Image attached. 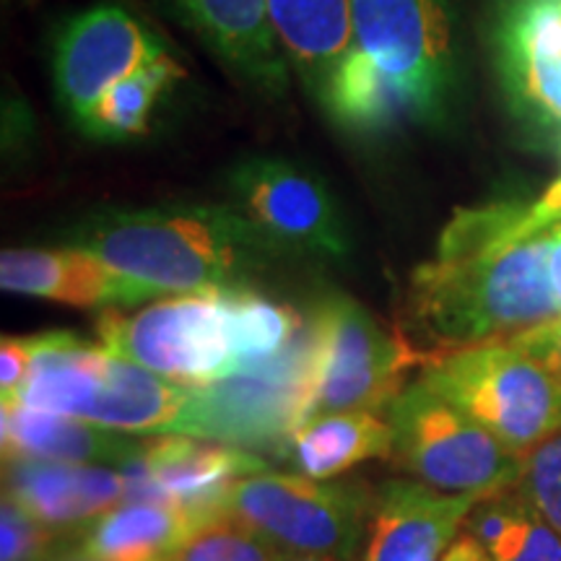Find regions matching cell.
Listing matches in <instances>:
<instances>
[{
  "instance_id": "8",
  "label": "cell",
  "mask_w": 561,
  "mask_h": 561,
  "mask_svg": "<svg viewBox=\"0 0 561 561\" xmlns=\"http://www.w3.org/2000/svg\"><path fill=\"white\" fill-rule=\"evenodd\" d=\"M96 333L110 354L185 388L240 371L219 294L170 297L136 312L104 310Z\"/></svg>"
},
{
  "instance_id": "1",
  "label": "cell",
  "mask_w": 561,
  "mask_h": 561,
  "mask_svg": "<svg viewBox=\"0 0 561 561\" xmlns=\"http://www.w3.org/2000/svg\"><path fill=\"white\" fill-rule=\"evenodd\" d=\"M541 201L458 208L405 291V339L421 356L515 339L559 318Z\"/></svg>"
},
{
  "instance_id": "7",
  "label": "cell",
  "mask_w": 561,
  "mask_h": 561,
  "mask_svg": "<svg viewBox=\"0 0 561 561\" xmlns=\"http://www.w3.org/2000/svg\"><path fill=\"white\" fill-rule=\"evenodd\" d=\"M312 419L335 411H380L405 388V375L424 359L403 331H388L346 294H328L314 310Z\"/></svg>"
},
{
  "instance_id": "21",
  "label": "cell",
  "mask_w": 561,
  "mask_h": 561,
  "mask_svg": "<svg viewBox=\"0 0 561 561\" xmlns=\"http://www.w3.org/2000/svg\"><path fill=\"white\" fill-rule=\"evenodd\" d=\"M201 515L164 502H123L83 525L73 561H167Z\"/></svg>"
},
{
  "instance_id": "15",
  "label": "cell",
  "mask_w": 561,
  "mask_h": 561,
  "mask_svg": "<svg viewBox=\"0 0 561 561\" xmlns=\"http://www.w3.org/2000/svg\"><path fill=\"white\" fill-rule=\"evenodd\" d=\"M237 79L284 100L291 68L273 32L268 0H161Z\"/></svg>"
},
{
  "instance_id": "30",
  "label": "cell",
  "mask_w": 561,
  "mask_h": 561,
  "mask_svg": "<svg viewBox=\"0 0 561 561\" xmlns=\"http://www.w3.org/2000/svg\"><path fill=\"white\" fill-rule=\"evenodd\" d=\"M32 367V335H5L0 343V396L3 409L16 403Z\"/></svg>"
},
{
  "instance_id": "27",
  "label": "cell",
  "mask_w": 561,
  "mask_h": 561,
  "mask_svg": "<svg viewBox=\"0 0 561 561\" xmlns=\"http://www.w3.org/2000/svg\"><path fill=\"white\" fill-rule=\"evenodd\" d=\"M276 546L227 510L201 515L167 561H273Z\"/></svg>"
},
{
  "instance_id": "12",
  "label": "cell",
  "mask_w": 561,
  "mask_h": 561,
  "mask_svg": "<svg viewBox=\"0 0 561 561\" xmlns=\"http://www.w3.org/2000/svg\"><path fill=\"white\" fill-rule=\"evenodd\" d=\"M265 471L263 455L198 437L157 434L125 462V502H164L193 515L221 507L231 483Z\"/></svg>"
},
{
  "instance_id": "10",
  "label": "cell",
  "mask_w": 561,
  "mask_h": 561,
  "mask_svg": "<svg viewBox=\"0 0 561 561\" xmlns=\"http://www.w3.org/2000/svg\"><path fill=\"white\" fill-rule=\"evenodd\" d=\"M227 187L234 208L280 252L343 261L354 248L331 187L289 159H242L229 172Z\"/></svg>"
},
{
  "instance_id": "32",
  "label": "cell",
  "mask_w": 561,
  "mask_h": 561,
  "mask_svg": "<svg viewBox=\"0 0 561 561\" xmlns=\"http://www.w3.org/2000/svg\"><path fill=\"white\" fill-rule=\"evenodd\" d=\"M439 561H491L489 553L483 551V546L476 541L468 530H462L458 538H455L450 549L442 553Z\"/></svg>"
},
{
  "instance_id": "26",
  "label": "cell",
  "mask_w": 561,
  "mask_h": 561,
  "mask_svg": "<svg viewBox=\"0 0 561 561\" xmlns=\"http://www.w3.org/2000/svg\"><path fill=\"white\" fill-rule=\"evenodd\" d=\"M227 312L229 341L240 369L257 367L284 354L301 333V318L291 307L278 305L263 294L242 289L219 291Z\"/></svg>"
},
{
  "instance_id": "23",
  "label": "cell",
  "mask_w": 561,
  "mask_h": 561,
  "mask_svg": "<svg viewBox=\"0 0 561 561\" xmlns=\"http://www.w3.org/2000/svg\"><path fill=\"white\" fill-rule=\"evenodd\" d=\"M392 426L377 411L320 413L294 434L289 458L307 479L328 481L371 458H390Z\"/></svg>"
},
{
  "instance_id": "29",
  "label": "cell",
  "mask_w": 561,
  "mask_h": 561,
  "mask_svg": "<svg viewBox=\"0 0 561 561\" xmlns=\"http://www.w3.org/2000/svg\"><path fill=\"white\" fill-rule=\"evenodd\" d=\"M0 533H3V557L0 561H45L53 553L55 530L19 507L11 496H3V515H0Z\"/></svg>"
},
{
  "instance_id": "18",
  "label": "cell",
  "mask_w": 561,
  "mask_h": 561,
  "mask_svg": "<svg viewBox=\"0 0 561 561\" xmlns=\"http://www.w3.org/2000/svg\"><path fill=\"white\" fill-rule=\"evenodd\" d=\"M268 13L291 73L325 110L354 47L351 0H268Z\"/></svg>"
},
{
  "instance_id": "3",
  "label": "cell",
  "mask_w": 561,
  "mask_h": 561,
  "mask_svg": "<svg viewBox=\"0 0 561 561\" xmlns=\"http://www.w3.org/2000/svg\"><path fill=\"white\" fill-rule=\"evenodd\" d=\"M66 237L151 297L242 289L284 255L234 206L104 208Z\"/></svg>"
},
{
  "instance_id": "25",
  "label": "cell",
  "mask_w": 561,
  "mask_h": 561,
  "mask_svg": "<svg viewBox=\"0 0 561 561\" xmlns=\"http://www.w3.org/2000/svg\"><path fill=\"white\" fill-rule=\"evenodd\" d=\"M180 79L182 68L172 55L136 70L125 81L104 91V96L94 104L79 130L102 144H123V140L144 136L159 102Z\"/></svg>"
},
{
  "instance_id": "22",
  "label": "cell",
  "mask_w": 561,
  "mask_h": 561,
  "mask_svg": "<svg viewBox=\"0 0 561 561\" xmlns=\"http://www.w3.org/2000/svg\"><path fill=\"white\" fill-rule=\"evenodd\" d=\"M191 390L110 354L104 385L87 413L89 424L125 434H164L191 401Z\"/></svg>"
},
{
  "instance_id": "16",
  "label": "cell",
  "mask_w": 561,
  "mask_h": 561,
  "mask_svg": "<svg viewBox=\"0 0 561 561\" xmlns=\"http://www.w3.org/2000/svg\"><path fill=\"white\" fill-rule=\"evenodd\" d=\"M0 286L11 294L50 299L81 310H125L151 299L107 263L81 248H13L0 255Z\"/></svg>"
},
{
  "instance_id": "5",
  "label": "cell",
  "mask_w": 561,
  "mask_h": 561,
  "mask_svg": "<svg viewBox=\"0 0 561 561\" xmlns=\"http://www.w3.org/2000/svg\"><path fill=\"white\" fill-rule=\"evenodd\" d=\"M419 380L520 455L561 432V380L510 339L430 356Z\"/></svg>"
},
{
  "instance_id": "20",
  "label": "cell",
  "mask_w": 561,
  "mask_h": 561,
  "mask_svg": "<svg viewBox=\"0 0 561 561\" xmlns=\"http://www.w3.org/2000/svg\"><path fill=\"white\" fill-rule=\"evenodd\" d=\"M107 356L104 346L66 331L32 335V367L13 405L87 421L102 392Z\"/></svg>"
},
{
  "instance_id": "34",
  "label": "cell",
  "mask_w": 561,
  "mask_h": 561,
  "mask_svg": "<svg viewBox=\"0 0 561 561\" xmlns=\"http://www.w3.org/2000/svg\"><path fill=\"white\" fill-rule=\"evenodd\" d=\"M286 561H339L333 557H318V553H291Z\"/></svg>"
},
{
  "instance_id": "13",
  "label": "cell",
  "mask_w": 561,
  "mask_h": 561,
  "mask_svg": "<svg viewBox=\"0 0 561 561\" xmlns=\"http://www.w3.org/2000/svg\"><path fill=\"white\" fill-rule=\"evenodd\" d=\"M491 42L517 115L561 130V0H502Z\"/></svg>"
},
{
  "instance_id": "33",
  "label": "cell",
  "mask_w": 561,
  "mask_h": 561,
  "mask_svg": "<svg viewBox=\"0 0 561 561\" xmlns=\"http://www.w3.org/2000/svg\"><path fill=\"white\" fill-rule=\"evenodd\" d=\"M549 280L561 312V216L549 229Z\"/></svg>"
},
{
  "instance_id": "17",
  "label": "cell",
  "mask_w": 561,
  "mask_h": 561,
  "mask_svg": "<svg viewBox=\"0 0 561 561\" xmlns=\"http://www.w3.org/2000/svg\"><path fill=\"white\" fill-rule=\"evenodd\" d=\"M3 496L50 530L73 528L125 502V473L112 466L3 458Z\"/></svg>"
},
{
  "instance_id": "2",
  "label": "cell",
  "mask_w": 561,
  "mask_h": 561,
  "mask_svg": "<svg viewBox=\"0 0 561 561\" xmlns=\"http://www.w3.org/2000/svg\"><path fill=\"white\" fill-rule=\"evenodd\" d=\"M351 19L328 115L356 133L445 121L458 79L450 0H351Z\"/></svg>"
},
{
  "instance_id": "28",
  "label": "cell",
  "mask_w": 561,
  "mask_h": 561,
  "mask_svg": "<svg viewBox=\"0 0 561 561\" xmlns=\"http://www.w3.org/2000/svg\"><path fill=\"white\" fill-rule=\"evenodd\" d=\"M520 486L561 536V432L525 455Z\"/></svg>"
},
{
  "instance_id": "19",
  "label": "cell",
  "mask_w": 561,
  "mask_h": 561,
  "mask_svg": "<svg viewBox=\"0 0 561 561\" xmlns=\"http://www.w3.org/2000/svg\"><path fill=\"white\" fill-rule=\"evenodd\" d=\"M3 458H32L79 466H125L144 453L146 439L104 430L89 421L30 411L24 405L3 409L0 419Z\"/></svg>"
},
{
  "instance_id": "4",
  "label": "cell",
  "mask_w": 561,
  "mask_h": 561,
  "mask_svg": "<svg viewBox=\"0 0 561 561\" xmlns=\"http://www.w3.org/2000/svg\"><path fill=\"white\" fill-rule=\"evenodd\" d=\"M314 339L307 325L276 359L191 390V401L164 434L198 437L250 453H291L294 434L312 419Z\"/></svg>"
},
{
  "instance_id": "31",
  "label": "cell",
  "mask_w": 561,
  "mask_h": 561,
  "mask_svg": "<svg viewBox=\"0 0 561 561\" xmlns=\"http://www.w3.org/2000/svg\"><path fill=\"white\" fill-rule=\"evenodd\" d=\"M517 348H523L525 354L533 356L538 364H543L551 375H557L561 380V314L543 325L530 328L515 339H510Z\"/></svg>"
},
{
  "instance_id": "14",
  "label": "cell",
  "mask_w": 561,
  "mask_h": 561,
  "mask_svg": "<svg viewBox=\"0 0 561 561\" xmlns=\"http://www.w3.org/2000/svg\"><path fill=\"white\" fill-rule=\"evenodd\" d=\"M486 494H445L419 481L371 491L362 561H439Z\"/></svg>"
},
{
  "instance_id": "9",
  "label": "cell",
  "mask_w": 561,
  "mask_h": 561,
  "mask_svg": "<svg viewBox=\"0 0 561 561\" xmlns=\"http://www.w3.org/2000/svg\"><path fill=\"white\" fill-rule=\"evenodd\" d=\"M371 494L307 476L261 471L231 483L221 510L289 553L351 559L367 530Z\"/></svg>"
},
{
  "instance_id": "24",
  "label": "cell",
  "mask_w": 561,
  "mask_h": 561,
  "mask_svg": "<svg viewBox=\"0 0 561 561\" xmlns=\"http://www.w3.org/2000/svg\"><path fill=\"white\" fill-rule=\"evenodd\" d=\"M491 561H561V536L520 483L489 494L468 515L466 528Z\"/></svg>"
},
{
  "instance_id": "11",
  "label": "cell",
  "mask_w": 561,
  "mask_h": 561,
  "mask_svg": "<svg viewBox=\"0 0 561 561\" xmlns=\"http://www.w3.org/2000/svg\"><path fill=\"white\" fill-rule=\"evenodd\" d=\"M167 55L144 21L121 5H96L70 19L55 42V96L79 128L104 91Z\"/></svg>"
},
{
  "instance_id": "6",
  "label": "cell",
  "mask_w": 561,
  "mask_h": 561,
  "mask_svg": "<svg viewBox=\"0 0 561 561\" xmlns=\"http://www.w3.org/2000/svg\"><path fill=\"white\" fill-rule=\"evenodd\" d=\"M390 460L445 494H496L520 483L525 455L496 439L430 385L413 380L388 405Z\"/></svg>"
}]
</instances>
